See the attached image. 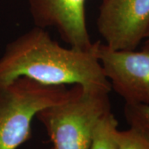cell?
Here are the masks:
<instances>
[{
	"label": "cell",
	"instance_id": "8992f818",
	"mask_svg": "<svg viewBox=\"0 0 149 149\" xmlns=\"http://www.w3.org/2000/svg\"><path fill=\"white\" fill-rule=\"evenodd\" d=\"M86 0H28L35 26L55 27L71 47L91 51L92 42L85 18Z\"/></svg>",
	"mask_w": 149,
	"mask_h": 149
},
{
	"label": "cell",
	"instance_id": "52a82bcc",
	"mask_svg": "<svg viewBox=\"0 0 149 149\" xmlns=\"http://www.w3.org/2000/svg\"><path fill=\"white\" fill-rule=\"evenodd\" d=\"M118 125L111 111L104 114L96 125L90 149H117Z\"/></svg>",
	"mask_w": 149,
	"mask_h": 149
},
{
	"label": "cell",
	"instance_id": "ba28073f",
	"mask_svg": "<svg viewBox=\"0 0 149 149\" xmlns=\"http://www.w3.org/2000/svg\"><path fill=\"white\" fill-rule=\"evenodd\" d=\"M123 113L129 127L149 135V104L125 103Z\"/></svg>",
	"mask_w": 149,
	"mask_h": 149
},
{
	"label": "cell",
	"instance_id": "30bf717a",
	"mask_svg": "<svg viewBox=\"0 0 149 149\" xmlns=\"http://www.w3.org/2000/svg\"><path fill=\"white\" fill-rule=\"evenodd\" d=\"M145 40H149V32L148 33V35H147V37H146V39Z\"/></svg>",
	"mask_w": 149,
	"mask_h": 149
},
{
	"label": "cell",
	"instance_id": "3957f363",
	"mask_svg": "<svg viewBox=\"0 0 149 149\" xmlns=\"http://www.w3.org/2000/svg\"><path fill=\"white\" fill-rule=\"evenodd\" d=\"M109 93L80 86L66 100L38 112L52 149H90L97 123L111 111Z\"/></svg>",
	"mask_w": 149,
	"mask_h": 149
},
{
	"label": "cell",
	"instance_id": "5b68a950",
	"mask_svg": "<svg viewBox=\"0 0 149 149\" xmlns=\"http://www.w3.org/2000/svg\"><path fill=\"white\" fill-rule=\"evenodd\" d=\"M97 27L113 50L137 49L149 32V0H102Z\"/></svg>",
	"mask_w": 149,
	"mask_h": 149
},
{
	"label": "cell",
	"instance_id": "6da1fadb",
	"mask_svg": "<svg viewBox=\"0 0 149 149\" xmlns=\"http://www.w3.org/2000/svg\"><path fill=\"white\" fill-rule=\"evenodd\" d=\"M20 77L44 85L112 90L94 47L91 51L64 47L37 26L8 43L0 57V86Z\"/></svg>",
	"mask_w": 149,
	"mask_h": 149
},
{
	"label": "cell",
	"instance_id": "9c48e42d",
	"mask_svg": "<svg viewBox=\"0 0 149 149\" xmlns=\"http://www.w3.org/2000/svg\"><path fill=\"white\" fill-rule=\"evenodd\" d=\"M117 149H149V135L133 127L118 130Z\"/></svg>",
	"mask_w": 149,
	"mask_h": 149
},
{
	"label": "cell",
	"instance_id": "7a4b0ae2",
	"mask_svg": "<svg viewBox=\"0 0 149 149\" xmlns=\"http://www.w3.org/2000/svg\"><path fill=\"white\" fill-rule=\"evenodd\" d=\"M80 85H44L27 77L0 86V149H17L31 137L39 111L66 100Z\"/></svg>",
	"mask_w": 149,
	"mask_h": 149
},
{
	"label": "cell",
	"instance_id": "277c9868",
	"mask_svg": "<svg viewBox=\"0 0 149 149\" xmlns=\"http://www.w3.org/2000/svg\"><path fill=\"white\" fill-rule=\"evenodd\" d=\"M94 52L112 89L128 104H149V40L141 50H113L94 43Z\"/></svg>",
	"mask_w": 149,
	"mask_h": 149
}]
</instances>
